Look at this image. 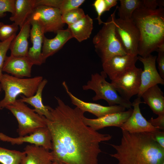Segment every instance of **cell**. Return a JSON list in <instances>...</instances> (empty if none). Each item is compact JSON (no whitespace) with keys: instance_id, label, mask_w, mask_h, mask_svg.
Here are the masks:
<instances>
[{"instance_id":"obj_1","label":"cell","mask_w":164,"mask_h":164,"mask_svg":"<svg viewBox=\"0 0 164 164\" xmlns=\"http://www.w3.org/2000/svg\"><path fill=\"white\" fill-rule=\"evenodd\" d=\"M54 108L50 106L51 119L45 118L51 136V152L53 161L67 164H98L101 152L99 144L112 138L86 125L84 122L85 112L79 108H72L60 98Z\"/></svg>"},{"instance_id":"obj_2","label":"cell","mask_w":164,"mask_h":164,"mask_svg":"<svg viewBox=\"0 0 164 164\" xmlns=\"http://www.w3.org/2000/svg\"><path fill=\"white\" fill-rule=\"evenodd\" d=\"M118 145L110 144L116 152L110 154L118 164H160L164 160V148L149 132L132 133L121 130Z\"/></svg>"},{"instance_id":"obj_3","label":"cell","mask_w":164,"mask_h":164,"mask_svg":"<svg viewBox=\"0 0 164 164\" xmlns=\"http://www.w3.org/2000/svg\"><path fill=\"white\" fill-rule=\"evenodd\" d=\"M132 20L140 34L138 55L146 57L164 45V8L152 10L141 8L133 12Z\"/></svg>"},{"instance_id":"obj_4","label":"cell","mask_w":164,"mask_h":164,"mask_svg":"<svg viewBox=\"0 0 164 164\" xmlns=\"http://www.w3.org/2000/svg\"><path fill=\"white\" fill-rule=\"evenodd\" d=\"M43 77L37 76L27 78H19L7 74H3L0 80L2 89L4 91V98L0 101V109L14 103L19 95L26 97L34 95Z\"/></svg>"},{"instance_id":"obj_5","label":"cell","mask_w":164,"mask_h":164,"mask_svg":"<svg viewBox=\"0 0 164 164\" xmlns=\"http://www.w3.org/2000/svg\"><path fill=\"white\" fill-rule=\"evenodd\" d=\"M118 7L117 6L108 21L104 22L101 29L93 39L95 51L101 58L102 63L115 56L127 54L117 38L115 32L114 19Z\"/></svg>"},{"instance_id":"obj_6","label":"cell","mask_w":164,"mask_h":164,"mask_svg":"<svg viewBox=\"0 0 164 164\" xmlns=\"http://www.w3.org/2000/svg\"><path fill=\"white\" fill-rule=\"evenodd\" d=\"M107 76L104 71L100 74H91L90 79L83 86V89L92 90L95 92V95L92 98L94 101L103 99L110 106L120 105L128 109L132 108V103L118 94L113 84L106 81Z\"/></svg>"},{"instance_id":"obj_7","label":"cell","mask_w":164,"mask_h":164,"mask_svg":"<svg viewBox=\"0 0 164 164\" xmlns=\"http://www.w3.org/2000/svg\"><path fill=\"white\" fill-rule=\"evenodd\" d=\"M5 108L16 119L18 124L17 132L19 136L30 134L40 128L47 127L44 116L39 115L34 109L19 99Z\"/></svg>"},{"instance_id":"obj_8","label":"cell","mask_w":164,"mask_h":164,"mask_svg":"<svg viewBox=\"0 0 164 164\" xmlns=\"http://www.w3.org/2000/svg\"><path fill=\"white\" fill-rule=\"evenodd\" d=\"M114 22L116 36L125 53L137 55L140 34L137 26L132 19L123 20L115 17Z\"/></svg>"},{"instance_id":"obj_9","label":"cell","mask_w":164,"mask_h":164,"mask_svg":"<svg viewBox=\"0 0 164 164\" xmlns=\"http://www.w3.org/2000/svg\"><path fill=\"white\" fill-rule=\"evenodd\" d=\"M27 20L37 21L44 33H56L58 31L63 29L65 24L62 22L61 14L59 9L44 5L36 7Z\"/></svg>"},{"instance_id":"obj_10","label":"cell","mask_w":164,"mask_h":164,"mask_svg":"<svg viewBox=\"0 0 164 164\" xmlns=\"http://www.w3.org/2000/svg\"><path fill=\"white\" fill-rule=\"evenodd\" d=\"M142 69L135 66L124 73L111 83L120 95L130 100L133 96L138 94L141 82Z\"/></svg>"},{"instance_id":"obj_11","label":"cell","mask_w":164,"mask_h":164,"mask_svg":"<svg viewBox=\"0 0 164 164\" xmlns=\"http://www.w3.org/2000/svg\"><path fill=\"white\" fill-rule=\"evenodd\" d=\"M156 56L151 54L145 57L138 56V60L143 63L144 69L141 74V85L138 97L141 98L142 94L153 86L164 84V79L161 77L156 68Z\"/></svg>"},{"instance_id":"obj_12","label":"cell","mask_w":164,"mask_h":164,"mask_svg":"<svg viewBox=\"0 0 164 164\" xmlns=\"http://www.w3.org/2000/svg\"><path fill=\"white\" fill-rule=\"evenodd\" d=\"M51 136L47 127L39 128L29 135L12 138L0 132V140L10 143L12 145L28 143L41 146L50 150L52 149Z\"/></svg>"},{"instance_id":"obj_13","label":"cell","mask_w":164,"mask_h":164,"mask_svg":"<svg viewBox=\"0 0 164 164\" xmlns=\"http://www.w3.org/2000/svg\"><path fill=\"white\" fill-rule=\"evenodd\" d=\"M138 60L137 55L126 54L115 56L102 63L103 71L113 81L135 66Z\"/></svg>"},{"instance_id":"obj_14","label":"cell","mask_w":164,"mask_h":164,"mask_svg":"<svg viewBox=\"0 0 164 164\" xmlns=\"http://www.w3.org/2000/svg\"><path fill=\"white\" fill-rule=\"evenodd\" d=\"M62 84L73 104L85 112H88L93 114L97 118L125 111V108L120 105L104 106L98 104L84 101L72 94L65 81H63Z\"/></svg>"},{"instance_id":"obj_15","label":"cell","mask_w":164,"mask_h":164,"mask_svg":"<svg viewBox=\"0 0 164 164\" xmlns=\"http://www.w3.org/2000/svg\"><path fill=\"white\" fill-rule=\"evenodd\" d=\"M144 103L138 97L132 103V112L127 120L120 127L121 130L132 133L152 132L158 130L152 126L142 115L139 105Z\"/></svg>"},{"instance_id":"obj_16","label":"cell","mask_w":164,"mask_h":164,"mask_svg":"<svg viewBox=\"0 0 164 164\" xmlns=\"http://www.w3.org/2000/svg\"><path fill=\"white\" fill-rule=\"evenodd\" d=\"M29 20L32 26L30 36L32 45L29 49L26 57L33 65H40L43 63L42 50L45 33L37 21Z\"/></svg>"},{"instance_id":"obj_17","label":"cell","mask_w":164,"mask_h":164,"mask_svg":"<svg viewBox=\"0 0 164 164\" xmlns=\"http://www.w3.org/2000/svg\"><path fill=\"white\" fill-rule=\"evenodd\" d=\"M132 111L133 109L130 108L126 111L109 114L95 119L84 117L83 121L85 125L96 131L108 127L120 128L130 116Z\"/></svg>"},{"instance_id":"obj_18","label":"cell","mask_w":164,"mask_h":164,"mask_svg":"<svg viewBox=\"0 0 164 164\" xmlns=\"http://www.w3.org/2000/svg\"><path fill=\"white\" fill-rule=\"evenodd\" d=\"M33 65L26 56H7L3 67V71L19 78L31 76Z\"/></svg>"},{"instance_id":"obj_19","label":"cell","mask_w":164,"mask_h":164,"mask_svg":"<svg viewBox=\"0 0 164 164\" xmlns=\"http://www.w3.org/2000/svg\"><path fill=\"white\" fill-rule=\"evenodd\" d=\"M53 38L49 39L44 37L42 50L43 63L46 59L60 50L70 39L73 38L71 32L68 28L58 31Z\"/></svg>"},{"instance_id":"obj_20","label":"cell","mask_w":164,"mask_h":164,"mask_svg":"<svg viewBox=\"0 0 164 164\" xmlns=\"http://www.w3.org/2000/svg\"><path fill=\"white\" fill-rule=\"evenodd\" d=\"M20 164H52L53 159L49 150L34 145H27Z\"/></svg>"},{"instance_id":"obj_21","label":"cell","mask_w":164,"mask_h":164,"mask_svg":"<svg viewBox=\"0 0 164 164\" xmlns=\"http://www.w3.org/2000/svg\"><path fill=\"white\" fill-rule=\"evenodd\" d=\"M29 21L25 22L18 34L12 41L9 48L10 55L17 56H27L29 50L28 39L31 30Z\"/></svg>"},{"instance_id":"obj_22","label":"cell","mask_w":164,"mask_h":164,"mask_svg":"<svg viewBox=\"0 0 164 164\" xmlns=\"http://www.w3.org/2000/svg\"><path fill=\"white\" fill-rule=\"evenodd\" d=\"M141 97L144 103L147 104L154 114L158 115L164 114V94L158 85L148 88L142 94Z\"/></svg>"},{"instance_id":"obj_23","label":"cell","mask_w":164,"mask_h":164,"mask_svg":"<svg viewBox=\"0 0 164 164\" xmlns=\"http://www.w3.org/2000/svg\"><path fill=\"white\" fill-rule=\"evenodd\" d=\"M47 82L48 81L46 79H43L39 85L35 95L29 97L20 95L21 98L19 100L33 106L34 111L39 115L50 119L51 115L49 109V106H46L43 104L42 98L43 90Z\"/></svg>"},{"instance_id":"obj_24","label":"cell","mask_w":164,"mask_h":164,"mask_svg":"<svg viewBox=\"0 0 164 164\" xmlns=\"http://www.w3.org/2000/svg\"><path fill=\"white\" fill-rule=\"evenodd\" d=\"M35 7V0H15V13L9 19L21 29Z\"/></svg>"},{"instance_id":"obj_25","label":"cell","mask_w":164,"mask_h":164,"mask_svg":"<svg viewBox=\"0 0 164 164\" xmlns=\"http://www.w3.org/2000/svg\"><path fill=\"white\" fill-rule=\"evenodd\" d=\"M68 28L73 38L81 42L90 37L93 29V19L88 15H86L76 22L68 26Z\"/></svg>"},{"instance_id":"obj_26","label":"cell","mask_w":164,"mask_h":164,"mask_svg":"<svg viewBox=\"0 0 164 164\" xmlns=\"http://www.w3.org/2000/svg\"><path fill=\"white\" fill-rule=\"evenodd\" d=\"M120 5L118 6L119 18L123 20H129L134 12L143 7V0H120Z\"/></svg>"},{"instance_id":"obj_27","label":"cell","mask_w":164,"mask_h":164,"mask_svg":"<svg viewBox=\"0 0 164 164\" xmlns=\"http://www.w3.org/2000/svg\"><path fill=\"white\" fill-rule=\"evenodd\" d=\"M24 154V152L0 147V163L2 164H20Z\"/></svg>"},{"instance_id":"obj_28","label":"cell","mask_w":164,"mask_h":164,"mask_svg":"<svg viewBox=\"0 0 164 164\" xmlns=\"http://www.w3.org/2000/svg\"><path fill=\"white\" fill-rule=\"evenodd\" d=\"M83 10L78 8L65 12L61 14L63 22L69 26L76 22L85 16Z\"/></svg>"},{"instance_id":"obj_29","label":"cell","mask_w":164,"mask_h":164,"mask_svg":"<svg viewBox=\"0 0 164 164\" xmlns=\"http://www.w3.org/2000/svg\"><path fill=\"white\" fill-rule=\"evenodd\" d=\"M19 29V26L14 23L11 25L5 24L0 22V40L4 41L16 34Z\"/></svg>"},{"instance_id":"obj_30","label":"cell","mask_w":164,"mask_h":164,"mask_svg":"<svg viewBox=\"0 0 164 164\" xmlns=\"http://www.w3.org/2000/svg\"><path fill=\"white\" fill-rule=\"evenodd\" d=\"M16 35L13 36L3 42H0V81L3 74L2 72L3 64L7 56L6 54L9 49L10 44ZM0 82V91L2 90Z\"/></svg>"},{"instance_id":"obj_31","label":"cell","mask_w":164,"mask_h":164,"mask_svg":"<svg viewBox=\"0 0 164 164\" xmlns=\"http://www.w3.org/2000/svg\"><path fill=\"white\" fill-rule=\"evenodd\" d=\"M15 0H0V18L5 16L6 12L13 15L15 12Z\"/></svg>"},{"instance_id":"obj_32","label":"cell","mask_w":164,"mask_h":164,"mask_svg":"<svg viewBox=\"0 0 164 164\" xmlns=\"http://www.w3.org/2000/svg\"><path fill=\"white\" fill-rule=\"evenodd\" d=\"M85 1L84 0H63L59 9L62 14L65 12L79 8Z\"/></svg>"},{"instance_id":"obj_33","label":"cell","mask_w":164,"mask_h":164,"mask_svg":"<svg viewBox=\"0 0 164 164\" xmlns=\"http://www.w3.org/2000/svg\"><path fill=\"white\" fill-rule=\"evenodd\" d=\"M157 51L158 52V56L156 60L158 64L159 73L164 79V45L159 47Z\"/></svg>"},{"instance_id":"obj_34","label":"cell","mask_w":164,"mask_h":164,"mask_svg":"<svg viewBox=\"0 0 164 164\" xmlns=\"http://www.w3.org/2000/svg\"><path fill=\"white\" fill-rule=\"evenodd\" d=\"M94 6L97 14V17L96 19L98 20V24L101 25L104 23L101 19V16L102 14L106 11V8L104 0H96L93 3Z\"/></svg>"},{"instance_id":"obj_35","label":"cell","mask_w":164,"mask_h":164,"mask_svg":"<svg viewBox=\"0 0 164 164\" xmlns=\"http://www.w3.org/2000/svg\"><path fill=\"white\" fill-rule=\"evenodd\" d=\"M63 2V0H36L35 6L44 5L59 9Z\"/></svg>"},{"instance_id":"obj_36","label":"cell","mask_w":164,"mask_h":164,"mask_svg":"<svg viewBox=\"0 0 164 164\" xmlns=\"http://www.w3.org/2000/svg\"><path fill=\"white\" fill-rule=\"evenodd\" d=\"M163 0H143V8L152 10H155L157 6L163 7Z\"/></svg>"},{"instance_id":"obj_37","label":"cell","mask_w":164,"mask_h":164,"mask_svg":"<svg viewBox=\"0 0 164 164\" xmlns=\"http://www.w3.org/2000/svg\"><path fill=\"white\" fill-rule=\"evenodd\" d=\"M155 118H151L148 121L156 129L164 131V114L158 115Z\"/></svg>"},{"instance_id":"obj_38","label":"cell","mask_w":164,"mask_h":164,"mask_svg":"<svg viewBox=\"0 0 164 164\" xmlns=\"http://www.w3.org/2000/svg\"><path fill=\"white\" fill-rule=\"evenodd\" d=\"M149 132L154 140L161 147L164 148V131L157 130Z\"/></svg>"},{"instance_id":"obj_39","label":"cell","mask_w":164,"mask_h":164,"mask_svg":"<svg viewBox=\"0 0 164 164\" xmlns=\"http://www.w3.org/2000/svg\"><path fill=\"white\" fill-rule=\"evenodd\" d=\"M117 0H104L106 8V11H109L113 7L115 6L117 4Z\"/></svg>"},{"instance_id":"obj_40","label":"cell","mask_w":164,"mask_h":164,"mask_svg":"<svg viewBox=\"0 0 164 164\" xmlns=\"http://www.w3.org/2000/svg\"><path fill=\"white\" fill-rule=\"evenodd\" d=\"M52 164H67L66 163L63 162L54 160L53 161Z\"/></svg>"},{"instance_id":"obj_41","label":"cell","mask_w":164,"mask_h":164,"mask_svg":"<svg viewBox=\"0 0 164 164\" xmlns=\"http://www.w3.org/2000/svg\"><path fill=\"white\" fill-rule=\"evenodd\" d=\"M160 164H164V160Z\"/></svg>"}]
</instances>
